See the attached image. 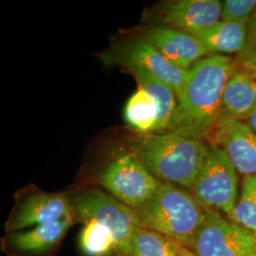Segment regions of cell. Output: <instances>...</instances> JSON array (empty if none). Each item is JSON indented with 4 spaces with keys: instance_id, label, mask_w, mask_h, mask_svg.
<instances>
[{
    "instance_id": "14",
    "label": "cell",
    "mask_w": 256,
    "mask_h": 256,
    "mask_svg": "<svg viewBox=\"0 0 256 256\" xmlns=\"http://www.w3.org/2000/svg\"><path fill=\"white\" fill-rule=\"evenodd\" d=\"M256 110V72L234 70L222 96V118L246 122Z\"/></svg>"
},
{
    "instance_id": "9",
    "label": "cell",
    "mask_w": 256,
    "mask_h": 256,
    "mask_svg": "<svg viewBox=\"0 0 256 256\" xmlns=\"http://www.w3.org/2000/svg\"><path fill=\"white\" fill-rule=\"evenodd\" d=\"M221 12L220 0H176L148 8L144 12L142 21L198 36L221 21Z\"/></svg>"
},
{
    "instance_id": "15",
    "label": "cell",
    "mask_w": 256,
    "mask_h": 256,
    "mask_svg": "<svg viewBox=\"0 0 256 256\" xmlns=\"http://www.w3.org/2000/svg\"><path fill=\"white\" fill-rule=\"evenodd\" d=\"M248 25L220 21L198 38L209 55L241 54L246 45Z\"/></svg>"
},
{
    "instance_id": "19",
    "label": "cell",
    "mask_w": 256,
    "mask_h": 256,
    "mask_svg": "<svg viewBox=\"0 0 256 256\" xmlns=\"http://www.w3.org/2000/svg\"><path fill=\"white\" fill-rule=\"evenodd\" d=\"M79 245L86 256H108L114 252H117L111 230L96 221H88L84 224Z\"/></svg>"
},
{
    "instance_id": "10",
    "label": "cell",
    "mask_w": 256,
    "mask_h": 256,
    "mask_svg": "<svg viewBox=\"0 0 256 256\" xmlns=\"http://www.w3.org/2000/svg\"><path fill=\"white\" fill-rule=\"evenodd\" d=\"M74 214L68 194L32 191L19 198L6 222V234L34 228Z\"/></svg>"
},
{
    "instance_id": "3",
    "label": "cell",
    "mask_w": 256,
    "mask_h": 256,
    "mask_svg": "<svg viewBox=\"0 0 256 256\" xmlns=\"http://www.w3.org/2000/svg\"><path fill=\"white\" fill-rule=\"evenodd\" d=\"M207 212L194 196L165 182L160 183L151 198L136 209L140 227L160 232L184 248L191 244Z\"/></svg>"
},
{
    "instance_id": "4",
    "label": "cell",
    "mask_w": 256,
    "mask_h": 256,
    "mask_svg": "<svg viewBox=\"0 0 256 256\" xmlns=\"http://www.w3.org/2000/svg\"><path fill=\"white\" fill-rule=\"evenodd\" d=\"M68 196L75 220L82 224L96 221L108 228L115 240L117 254L130 256L132 238L140 227L135 209L99 188H82Z\"/></svg>"
},
{
    "instance_id": "26",
    "label": "cell",
    "mask_w": 256,
    "mask_h": 256,
    "mask_svg": "<svg viewBox=\"0 0 256 256\" xmlns=\"http://www.w3.org/2000/svg\"><path fill=\"white\" fill-rule=\"evenodd\" d=\"M120 256H120V254H119Z\"/></svg>"
},
{
    "instance_id": "23",
    "label": "cell",
    "mask_w": 256,
    "mask_h": 256,
    "mask_svg": "<svg viewBox=\"0 0 256 256\" xmlns=\"http://www.w3.org/2000/svg\"><path fill=\"white\" fill-rule=\"evenodd\" d=\"M244 122H246L248 126L252 128L256 133V110L252 113V115Z\"/></svg>"
},
{
    "instance_id": "22",
    "label": "cell",
    "mask_w": 256,
    "mask_h": 256,
    "mask_svg": "<svg viewBox=\"0 0 256 256\" xmlns=\"http://www.w3.org/2000/svg\"><path fill=\"white\" fill-rule=\"evenodd\" d=\"M242 60L248 66H256V9L248 24L246 45L241 52Z\"/></svg>"
},
{
    "instance_id": "17",
    "label": "cell",
    "mask_w": 256,
    "mask_h": 256,
    "mask_svg": "<svg viewBox=\"0 0 256 256\" xmlns=\"http://www.w3.org/2000/svg\"><path fill=\"white\" fill-rule=\"evenodd\" d=\"M126 70L136 80L138 88H144L151 94L158 102L160 114L156 132L164 133L169 128L176 108L178 100L174 90L169 86L144 70L130 68Z\"/></svg>"
},
{
    "instance_id": "25",
    "label": "cell",
    "mask_w": 256,
    "mask_h": 256,
    "mask_svg": "<svg viewBox=\"0 0 256 256\" xmlns=\"http://www.w3.org/2000/svg\"><path fill=\"white\" fill-rule=\"evenodd\" d=\"M187 250H188V248H187ZM189 256H194V254H192V252H190V250H189Z\"/></svg>"
},
{
    "instance_id": "18",
    "label": "cell",
    "mask_w": 256,
    "mask_h": 256,
    "mask_svg": "<svg viewBox=\"0 0 256 256\" xmlns=\"http://www.w3.org/2000/svg\"><path fill=\"white\" fill-rule=\"evenodd\" d=\"M182 248L171 238L140 227L131 241L130 256H178Z\"/></svg>"
},
{
    "instance_id": "11",
    "label": "cell",
    "mask_w": 256,
    "mask_h": 256,
    "mask_svg": "<svg viewBox=\"0 0 256 256\" xmlns=\"http://www.w3.org/2000/svg\"><path fill=\"white\" fill-rule=\"evenodd\" d=\"M210 146L220 148L239 174H256V133L246 122L223 117L210 138Z\"/></svg>"
},
{
    "instance_id": "12",
    "label": "cell",
    "mask_w": 256,
    "mask_h": 256,
    "mask_svg": "<svg viewBox=\"0 0 256 256\" xmlns=\"http://www.w3.org/2000/svg\"><path fill=\"white\" fill-rule=\"evenodd\" d=\"M74 220L72 214L34 228L8 232L2 238L1 247L9 256H50L60 246Z\"/></svg>"
},
{
    "instance_id": "2",
    "label": "cell",
    "mask_w": 256,
    "mask_h": 256,
    "mask_svg": "<svg viewBox=\"0 0 256 256\" xmlns=\"http://www.w3.org/2000/svg\"><path fill=\"white\" fill-rule=\"evenodd\" d=\"M209 147L202 140L164 132L134 138L129 151L160 182L191 189Z\"/></svg>"
},
{
    "instance_id": "8",
    "label": "cell",
    "mask_w": 256,
    "mask_h": 256,
    "mask_svg": "<svg viewBox=\"0 0 256 256\" xmlns=\"http://www.w3.org/2000/svg\"><path fill=\"white\" fill-rule=\"evenodd\" d=\"M186 248L194 256H256V234L220 212L208 210Z\"/></svg>"
},
{
    "instance_id": "16",
    "label": "cell",
    "mask_w": 256,
    "mask_h": 256,
    "mask_svg": "<svg viewBox=\"0 0 256 256\" xmlns=\"http://www.w3.org/2000/svg\"><path fill=\"white\" fill-rule=\"evenodd\" d=\"M160 114L155 98L138 86L128 98L124 110V118L128 126L144 135L156 132Z\"/></svg>"
},
{
    "instance_id": "1",
    "label": "cell",
    "mask_w": 256,
    "mask_h": 256,
    "mask_svg": "<svg viewBox=\"0 0 256 256\" xmlns=\"http://www.w3.org/2000/svg\"><path fill=\"white\" fill-rule=\"evenodd\" d=\"M234 70L226 55L204 57L189 68L166 132L210 140L222 118V96Z\"/></svg>"
},
{
    "instance_id": "20",
    "label": "cell",
    "mask_w": 256,
    "mask_h": 256,
    "mask_svg": "<svg viewBox=\"0 0 256 256\" xmlns=\"http://www.w3.org/2000/svg\"><path fill=\"white\" fill-rule=\"evenodd\" d=\"M228 218L256 234V174L243 178L240 198Z\"/></svg>"
},
{
    "instance_id": "5",
    "label": "cell",
    "mask_w": 256,
    "mask_h": 256,
    "mask_svg": "<svg viewBox=\"0 0 256 256\" xmlns=\"http://www.w3.org/2000/svg\"><path fill=\"white\" fill-rule=\"evenodd\" d=\"M106 66H118L124 70L137 68L152 74L169 86L176 95L182 92L188 70L171 63L155 46L136 34L120 38L100 55Z\"/></svg>"
},
{
    "instance_id": "6",
    "label": "cell",
    "mask_w": 256,
    "mask_h": 256,
    "mask_svg": "<svg viewBox=\"0 0 256 256\" xmlns=\"http://www.w3.org/2000/svg\"><path fill=\"white\" fill-rule=\"evenodd\" d=\"M97 182L106 192L132 209L151 198L160 182L130 151L115 156L97 176Z\"/></svg>"
},
{
    "instance_id": "21",
    "label": "cell",
    "mask_w": 256,
    "mask_h": 256,
    "mask_svg": "<svg viewBox=\"0 0 256 256\" xmlns=\"http://www.w3.org/2000/svg\"><path fill=\"white\" fill-rule=\"evenodd\" d=\"M256 9V0L222 1L221 20L248 25Z\"/></svg>"
},
{
    "instance_id": "24",
    "label": "cell",
    "mask_w": 256,
    "mask_h": 256,
    "mask_svg": "<svg viewBox=\"0 0 256 256\" xmlns=\"http://www.w3.org/2000/svg\"><path fill=\"white\" fill-rule=\"evenodd\" d=\"M178 256H189V250L186 248L182 247L180 250V252Z\"/></svg>"
},
{
    "instance_id": "13",
    "label": "cell",
    "mask_w": 256,
    "mask_h": 256,
    "mask_svg": "<svg viewBox=\"0 0 256 256\" xmlns=\"http://www.w3.org/2000/svg\"><path fill=\"white\" fill-rule=\"evenodd\" d=\"M176 66L188 70L202 58L210 56L194 36L164 25L146 27L138 34Z\"/></svg>"
},
{
    "instance_id": "7",
    "label": "cell",
    "mask_w": 256,
    "mask_h": 256,
    "mask_svg": "<svg viewBox=\"0 0 256 256\" xmlns=\"http://www.w3.org/2000/svg\"><path fill=\"white\" fill-rule=\"evenodd\" d=\"M191 189L196 198L208 210L228 216L234 210L238 203V171L220 148L210 146Z\"/></svg>"
}]
</instances>
